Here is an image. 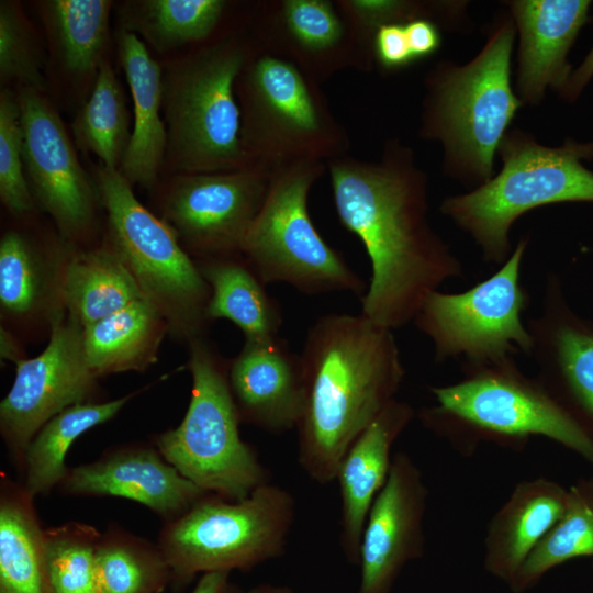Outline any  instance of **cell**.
Here are the masks:
<instances>
[{
    "instance_id": "cell-13",
    "label": "cell",
    "mask_w": 593,
    "mask_h": 593,
    "mask_svg": "<svg viewBox=\"0 0 593 593\" xmlns=\"http://www.w3.org/2000/svg\"><path fill=\"white\" fill-rule=\"evenodd\" d=\"M271 170L172 175L160 195L161 219L195 261L242 256L248 230L269 187Z\"/></svg>"
},
{
    "instance_id": "cell-15",
    "label": "cell",
    "mask_w": 593,
    "mask_h": 593,
    "mask_svg": "<svg viewBox=\"0 0 593 593\" xmlns=\"http://www.w3.org/2000/svg\"><path fill=\"white\" fill-rule=\"evenodd\" d=\"M97 381L87 362L82 326L66 314L52 326L40 355L15 363L14 380L0 403V433L21 467L36 433L65 409L93 401Z\"/></svg>"
},
{
    "instance_id": "cell-17",
    "label": "cell",
    "mask_w": 593,
    "mask_h": 593,
    "mask_svg": "<svg viewBox=\"0 0 593 593\" xmlns=\"http://www.w3.org/2000/svg\"><path fill=\"white\" fill-rule=\"evenodd\" d=\"M335 2L269 0L257 4L253 32L262 49L282 56L321 82L339 70L372 69Z\"/></svg>"
},
{
    "instance_id": "cell-45",
    "label": "cell",
    "mask_w": 593,
    "mask_h": 593,
    "mask_svg": "<svg viewBox=\"0 0 593 593\" xmlns=\"http://www.w3.org/2000/svg\"><path fill=\"white\" fill-rule=\"evenodd\" d=\"M223 593H246V591H243L236 584H233V583L228 582V584L224 589Z\"/></svg>"
},
{
    "instance_id": "cell-5",
    "label": "cell",
    "mask_w": 593,
    "mask_h": 593,
    "mask_svg": "<svg viewBox=\"0 0 593 593\" xmlns=\"http://www.w3.org/2000/svg\"><path fill=\"white\" fill-rule=\"evenodd\" d=\"M261 46L243 26L216 35L163 67L167 164L172 174L244 169L256 163L240 138L236 81Z\"/></svg>"
},
{
    "instance_id": "cell-11",
    "label": "cell",
    "mask_w": 593,
    "mask_h": 593,
    "mask_svg": "<svg viewBox=\"0 0 593 593\" xmlns=\"http://www.w3.org/2000/svg\"><path fill=\"white\" fill-rule=\"evenodd\" d=\"M326 166L298 161L271 169L267 194L245 237L242 256L266 284L284 282L307 295L361 294L363 281L322 238L309 214V192Z\"/></svg>"
},
{
    "instance_id": "cell-34",
    "label": "cell",
    "mask_w": 593,
    "mask_h": 593,
    "mask_svg": "<svg viewBox=\"0 0 593 593\" xmlns=\"http://www.w3.org/2000/svg\"><path fill=\"white\" fill-rule=\"evenodd\" d=\"M101 593H161L171 582L169 564L159 546L109 525L97 546Z\"/></svg>"
},
{
    "instance_id": "cell-42",
    "label": "cell",
    "mask_w": 593,
    "mask_h": 593,
    "mask_svg": "<svg viewBox=\"0 0 593 593\" xmlns=\"http://www.w3.org/2000/svg\"><path fill=\"white\" fill-rule=\"evenodd\" d=\"M230 572H208L200 577L191 593H223L228 584Z\"/></svg>"
},
{
    "instance_id": "cell-2",
    "label": "cell",
    "mask_w": 593,
    "mask_h": 593,
    "mask_svg": "<svg viewBox=\"0 0 593 593\" xmlns=\"http://www.w3.org/2000/svg\"><path fill=\"white\" fill-rule=\"evenodd\" d=\"M300 357L305 398L296 426L298 461L324 485L335 481L355 439L396 399L405 370L392 329L362 314L317 318Z\"/></svg>"
},
{
    "instance_id": "cell-24",
    "label": "cell",
    "mask_w": 593,
    "mask_h": 593,
    "mask_svg": "<svg viewBox=\"0 0 593 593\" xmlns=\"http://www.w3.org/2000/svg\"><path fill=\"white\" fill-rule=\"evenodd\" d=\"M568 490L539 477L517 483L488 523L484 567L507 584L562 516Z\"/></svg>"
},
{
    "instance_id": "cell-36",
    "label": "cell",
    "mask_w": 593,
    "mask_h": 593,
    "mask_svg": "<svg viewBox=\"0 0 593 593\" xmlns=\"http://www.w3.org/2000/svg\"><path fill=\"white\" fill-rule=\"evenodd\" d=\"M101 533L92 525L68 522L44 530L54 593H101L97 546Z\"/></svg>"
},
{
    "instance_id": "cell-33",
    "label": "cell",
    "mask_w": 593,
    "mask_h": 593,
    "mask_svg": "<svg viewBox=\"0 0 593 593\" xmlns=\"http://www.w3.org/2000/svg\"><path fill=\"white\" fill-rule=\"evenodd\" d=\"M130 119L123 87L105 58L72 122L76 145L97 156L101 166L119 169L132 133Z\"/></svg>"
},
{
    "instance_id": "cell-37",
    "label": "cell",
    "mask_w": 593,
    "mask_h": 593,
    "mask_svg": "<svg viewBox=\"0 0 593 593\" xmlns=\"http://www.w3.org/2000/svg\"><path fill=\"white\" fill-rule=\"evenodd\" d=\"M43 51L36 33L16 1L0 2V78L21 88L44 91Z\"/></svg>"
},
{
    "instance_id": "cell-27",
    "label": "cell",
    "mask_w": 593,
    "mask_h": 593,
    "mask_svg": "<svg viewBox=\"0 0 593 593\" xmlns=\"http://www.w3.org/2000/svg\"><path fill=\"white\" fill-rule=\"evenodd\" d=\"M169 327L145 298L82 327L89 368L97 378L125 371H144L157 361Z\"/></svg>"
},
{
    "instance_id": "cell-4",
    "label": "cell",
    "mask_w": 593,
    "mask_h": 593,
    "mask_svg": "<svg viewBox=\"0 0 593 593\" xmlns=\"http://www.w3.org/2000/svg\"><path fill=\"white\" fill-rule=\"evenodd\" d=\"M430 392L436 403L418 412L421 423L463 455L486 441L522 449L540 436L593 467V433L537 377H527L514 357L462 363L460 380L430 387Z\"/></svg>"
},
{
    "instance_id": "cell-9",
    "label": "cell",
    "mask_w": 593,
    "mask_h": 593,
    "mask_svg": "<svg viewBox=\"0 0 593 593\" xmlns=\"http://www.w3.org/2000/svg\"><path fill=\"white\" fill-rule=\"evenodd\" d=\"M295 499L267 482L238 501L206 493L165 522L157 545L177 586L208 572L249 571L286 551L295 521Z\"/></svg>"
},
{
    "instance_id": "cell-39",
    "label": "cell",
    "mask_w": 593,
    "mask_h": 593,
    "mask_svg": "<svg viewBox=\"0 0 593 593\" xmlns=\"http://www.w3.org/2000/svg\"><path fill=\"white\" fill-rule=\"evenodd\" d=\"M373 64L382 71L391 72L414 63L404 24H387L381 26L372 43Z\"/></svg>"
},
{
    "instance_id": "cell-10",
    "label": "cell",
    "mask_w": 593,
    "mask_h": 593,
    "mask_svg": "<svg viewBox=\"0 0 593 593\" xmlns=\"http://www.w3.org/2000/svg\"><path fill=\"white\" fill-rule=\"evenodd\" d=\"M191 396L181 423L154 445L179 473L206 493L232 501L270 482L255 449L239 434L240 419L228 385V359L204 338L189 344Z\"/></svg>"
},
{
    "instance_id": "cell-1",
    "label": "cell",
    "mask_w": 593,
    "mask_h": 593,
    "mask_svg": "<svg viewBox=\"0 0 593 593\" xmlns=\"http://www.w3.org/2000/svg\"><path fill=\"white\" fill-rule=\"evenodd\" d=\"M340 223L365 246L371 278L361 314L395 329L414 321L426 296L462 276V265L428 220V178L414 150L389 138L378 160L327 164Z\"/></svg>"
},
{
    "instance_id": "cell-12",
    "label": "cell",
    "mask_w": 593,
    "mask_h": 593,
    "mask_svg": "<svg viewBox=\"0 0 593 593\" xmlns=\"http://www.w3.org/2000/svg\"><path fill=\"white\" fill-rule=\"evenodd\" d=\"M528 243V236L521 237L500 268L470 289L435 290L426 296L413 322L432 340L437 362L462 358L463 363H484L530 355L533 340L522 320L530 296L521 282Z\"/></svg>"
},
{
    "instance_id": "cell-38",
    "label": "cell",
    "mask_w": 593,
    "mask_h": 593,
    "mask_svg": "<svg viewBox=\"0 0 593 593\" xmlns=\"http://www.w3.org/2000/svg\"><path fill=\"white\" fill-rule=\"evenodd\" d=\"M0 198L18 217L30 215L36 206L24 171L18 94L8 89L0 93Z\"/></svg>"
},
{
    "instance_id": "cell-26",
    "label": "cell",
    "mask_w": 593,
    "mask_h": 593,
    "mask_svg": "<svg viewBox=\"0 0 593 593\" xmlns=\"http://www.w3.org/2000/svg\"><path fill=\"white\" fill-rule=\"evenodd\" d=\"M34 496L5 473L0 481V593H54Z\"/></svg>"
},
{
    "instance_id": "cell-44",
    "label": "cell",
    "mask_w": 593,
    "mask_h": 593,
    "mask_svg": "<svg viewBox=\"0 0 593 593\" xmlns=\"http://www.w3.org/2000/svg\"><path fill=\"white\" fill-rule=\"evenodd\" d=\"M246 593H293V592L288 586L275 585L271 583H262L246 591Z\"/></svg>"
},
{
    "instance_id": "cell-35",
    "label": "cell",
    "mask_w": 593,
    "mask_h": 593,
    "mask_svg": "<svg viewBox=\"0 0 593 593\" xmlns=\"http://www.w3.org/2000/svg\"><path fill=\"white\" fill-rule=\"evenodd\" d=\"M593 557V477L568 490L567 506L508 584L515 593L533 588L549 570L578 557Z\"/></svg>"
},
{
    "instance_id": "cell-22",
    "label": "cell",
    "mask_w": 593,
    "mask_h": 593,
    "mask_svg": "<svg viewBox=\"0 0 593 593\" xmlns=\"http://www.w3.org/2000/svg\"><path fill=\"white\" fill-rule=\"evenodd\" d=\"M74 245L42 243L27 232L9 230L0 239V311L2 324L46 325L66 315L63 275Z\"/></svg>"
},
{
    "instance_id": "cell-29",
    "label": "cell",
    "mask_w": 593,
    "mask_h": 593,
    "mask_svg": "<svg viewBox=\"0 0 593 593\" xmlns=\"http://www.w3.org/2000/svg\"><path fill=\"white\" fill-rule=\"evenodd\" d=\"M211 289L208 317L225 318L244 333L245 340L278 336L282 314L266 283L243 256L195 261Z\"/></svg>"
},
{
    "instance_id": "cell-30",
    "label": "cell",
    "mask_w": 593,
    "mask_h": 593,
    "mask_svg": "<svg viewBox=\"0 0 593 593\" xmlns=\"http://www.w3.org/2000/svg\"><path fill=\"white\" fill-rule=\"evenodd\" d=\"M51 54L61 71L75 80L96 79L105 59L108 0H48L38 4Z\"/></svg>"
},
{
    "instance_id": "cell-16",
    "label": "cell",
    "mask_w": 593,
    "mask_h": 593,
    "mask_svg": "<svg viewBox=\"0 0 593 593\" xmlns=\"http://www.w3.org/2000/svg\"><path fill=\"white\" fill-rule=\"evenodd\" d=\"M427 499L419 467L406 452H395L363 526L357 593H391L403 568L424 555Z\"/></svg>"
},
{
    "instance_id": "cell-7",
    "label": "cell",
    "mask_w": 593,
    "mask_h": 593,
    "mask_svg": "<svg viewBox=\"0 0 593 593\" xmlns=\"http://www.w3.org/2000/svg\"><path fill=\"white\" fill-rule=\"evenodd\" d=\"M94 184L107 216L104 242L166 320L169 334L188 344L204 337L211 289L176 232L137 200L118 169L100 165Z\"/></svg>"
},
{
    "instance_id": "cell-3",
    "label": "cell",
    "mask_w": 593,
    "mask_h": 593,
    "mask_svg": "<svg viewBox=\"0 0 593 593\" xmlns=\"http://www.w3.org/2000/svg\"><path fill=\"white\" fill-rule=\"evenodd\" d=\"M515 37L510 12L500 13L473 58L441 60L425 76L419 137L438 142L444 174L472 189L495 175L499 146L524 104L511 81Z\"/></svg>"
},
{
    "instance_id": "cell-28",
    "label": "cell",
    "mask_w": 593,
    "mask_h": 593,
    "mask_svg": "<svg viewBox=\"0 0 593 593\" xmlns=\"http://www.w3.org/2000/svg\"><path fill=\"white\" fill-rule=\"evenodd\" d=\"M61 292L66 314L82 327L144 298L126 266L105 242L91 248L71 247Z\"/></svg>"
},
{
    "instance_id": "cell-6",
    "label": "cell",
    "mask_w": 593,
    "mask_h": 593,
    "mask_svg": "<svg viewBox=\"0 0 593 593\" xmlns=\"http://www.w3.org/2000/svg\"><path fill=\"white\" fill-rule=\"evenodd\" d=\"M497 154L502 168L496 175L466 193L446 197L439 210L472 238L484 261L502 265L513 251L511 228L522 215L553 203L593 202V172L582 164L593 158V142L568 138L552 147L513 128Z\"/></svg>"
},
{
    "instance_id": "cell-32",
    "label": "cell",
    "mask_w": 593,
    "mask_h": 593,
    "mask_svg": "<svg viewBox=\"0 0 593 593\" xmlns=\"http://www.w3.org/2000/svg\"><path fill=\"white\" fill-rule=\"evenodd\" d=\"M138 392L105 402L78 403L51 418L26 448L22 463L26 490L35 497L57 489L68 473L66 457L75 440L112 419Z\"/></svg>"
},
{
    "instance_id": "cell-25",
    "label": "cell",
    "mask_w": 593,
    "mask_h": 593,
    "mask_svg": "<svg viewBox=\"0 0 593 593\" xmlns=\"http://www.w3.org/2000/svg\"><path fill=\"white\" fill-rule=\"evenodd\" d=\"M118 58L133 100V125L119 167L132 184L153 189L166 157L167 130L163 114V67L134 34L120 30Z\"/></svg>"
},
{
    "instance_id": "cell-19",
    "label": "cell",
    "mask_w": 593,
    "mask_h": 593,
    "mask_svg": "<svg viewBox=\"0 0 593 593\" xmlns=\"http://www.w3.org/2000/svg\"><path fill=\"white\" fill-rule=\"evenodd\" d=\"M57 490L74 496L126 499L144 505L164 523L206 494L182 477L155 445L145 444L112 447L91 462L69 468Z\"/></svg>"
},
{
    "instance_id": "cell-23",
    "label": "cell",
    "mask_w": 593,
    "mask_h": 593,
    "mask_svg": "<svg viewBox=\"0 0 593 593\" xmlns=\"http://www.w3.org/2000/svg\"><path fill=\"white\" fill-rule=\"evenodd\" d=\"M414 416L410 403L394 399L355 439L338 463L335 481L340 495L339 545L349 563L359 562L363 526L389 477L393 445Z\"/></svg>"
},
{
    "instance_id": "cell-20",
    "label": "cell",
    "mask_w": 593,
    "mask_h": 593,
    "mask_svg": "<svg viewBox=\"0 0 593 593\" xmlns=\"http://www.w3.org/2000/svg\"><path fill=\"white\" fill-rule=\"evenodd\" d=\"M227 378L240 423L271 434L296 429L305 398L303 368L283 338L245 340L228 360Z\"/></svg>"
},
{
    "instance_id": "cell-8",
    "label": "cell",
    "mask_w": 593,
    "mask_h": 593,
    "mask_svg": "<svg viewBox=\"0 0 593 593\" xmlns=\"http://www.w3.org/2000/svg\"><path fill=\"white\" fill-rule=\"evenodd\" d=\"M320 82L289 59L260 49L236 81L240 138L249 157L270 170L298 161L328 163L347 155L346 128Z\"/></svg>"
},
{
    "instance_id": "cell-40",
    "label": "cell",
    "mask_w": 593,
    "mask_h": 593,
    "mask_svg": "<svg viewBox=\"0 0 593 593\" xmlns=\"http://www.w3.org/2000/svg\"><path fill=\"white\" fill-rule=\"evenodd\" d=\"M406 38L414 60L429 57L438 51L441 35L438 24L425 18L404 24Z\"/></svg>"
},
{
    "instance_id": "cell-41",
    "label": "cell",
    "mask_w": 593,
    "mask_h": 593,
    "mask_svg": "<svg viewBox=\"0 0 593 593\" xmlns=\"http://www.w3.org/2000/svg\"><path fill=\"white\" fill-rule=\"evenodd\" d=\"M593 77V46L582 64L569 77L568 82L559 92L569 102L574 101Z\"/></svg>"
},
{
    "instance_id": "cell-18",
    "label": "cell",
    "mask_w": 593,
    "mask_h": 593,
    "mask_svg": "<svg viewBox=\"0 0 593 593\" xmlns=\"http://www.w3.org/2000/svg\"><path fill=\"white\" fill-rule=\"evenodd\" d=\"M526 325L537 378L593 433V321L571 309L555 272L547 276L540 314Z\"/></svg>"
},
{
    "instance_id": "cell-31",
    "label": "cell",
    "mask_w": 593,
    "mask_h": 593,
    "mask_svg": "<svg viewBox=\"0 0 593 593\" xmlns=\"http://www.w3.org/2000/svg\"><path fill=\"white\" fill-rule=\"evenodd\" d=\"M230 5L224 0L125 1L119 11L120 30L159 53L199 46L216 36Z\"/></svg>"
},
{
    "instance_id": "cell-14",
    "label": "cell",
    "mask_w": 593,
    "mask_h": 593,
    "mask_svg": "<svg viewBox=\"0 0 593 593\" xmlns=\"http://www.w3.org/2000/svg\"><path fill=\"white\" fill-rule=\"evenodd\" d=\"M26 181L36 206L54 221L59 235L75 246L96 232L100 204L64 123L43 91L18 93Z\"/></svg>"
},
{
    "instance_id": "cell-21",
    "label": "cell",
    "mask_w": 593,
    "mask_h": 593,
    "mask_svg": "<svg viewBox=\"0 0 593 593\" xmlns=\"http://www.w3.org/2000/svg\"><path fill=\"white\" fill-rule=\"evenodd\" d=\"M518 34L515 92L525 104H539L548 88L558 93L571 75L567 56L589 20L588 0L506 1Z\"/></svg>"
},
{
    "instance_id": "cell-43",
    "label": "cell",
    "mask_w": 593,
    "mask_h": 593,
    "mask_svg": "<svg viewBox=\"0 0 593 593\" xmlns=\"http://www.w3.org/2000/svg\"><path fill=\"white\" fill-rule=\"evenodd\" d=\"M1 358L16 363L24 357L21 356V347L13 337V333L1 326Z\"/></svg>"
}]
</instances>
